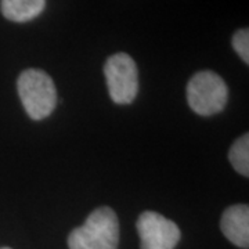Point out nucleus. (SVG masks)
Wrapping results in <instances>:
<instances>
[{
    "label": "nucleus",
    "instance_id": "nucleus-1",
    "mask_svg": "<svg viewBox=\"0 0 249 249\" xmlns=\"http://www.w3.org/2000/svg\"><path fill=\"white\" fill-rule=\"evenodd\" d=\"M119 220L108 206L93 211L80 227L68 237L70 249H118Z\"/></svg>",
    "mask_w": 249,
    "mask_h": 249
},
{
    "label": "nucleus",
    "instance_id": "nucleus-2",
    "mask_svg": "<svg viewBox=\"0 0 249 249\" xmlns=\"http://www.w3.org/2000/svg\"><path fill=\"white\" fill-rule=\"evenodd\" d=\"M18 94L29 118L34 121L45 119L55 108L57 91L53 79L42 70L29 68L19 75Z\"/></svg>",
    "mask_w": 249,
    "mask_h": 249
},
{
    "label": "nucleus",
    "instance_id": "nucleus-3",
    "mask_svg": "<svg viewBox=\"0 0 249 249\" xmlns=\"http://www.w3.org/2000/svg\"><path fill=\"white\" fill-rule=\"evenodd\" d=\"M187 101L198 115H216L229 101L227 85L216 72H198L187 85Z\"/></svg>",
    "mask_w": 249,
    "mask_h": 249
},
{
    "label": "nucleus",
    "instance_id": "nucleus-4",
    "mask_svg": "<svg viewBox=\"0 0 249 249\" xmlns=\"http://www.w3.org/2000/svg\"><path fill=\"white\" fill-rule=\"evenodd\" d=\"M108 93L115 104H132L139 91V71L134 60L126 53L111 55L104 65Z\"/></svg>",
    "mask_w": 249,
    "mask_h": 249
},
{
    "label": "nucleus",
    "instance_id": "nucleus-5",
    "mask_svg": "<svg viewBox=\"0 0 249 249\" xmlns=\"http://www.w3.org/2000/svg\"><path fill=\"white\" fill-rule=\"evenodd\" d=\"M136 227L142 249H175L181 235L176 223L152 211L142 212Z\"/></svg>",
    "mask_w": 249,
    "mask_h": 249
},
{
    "label": "nucleus",
    "instance_id": "nucleus-6",
    "mask_svg": "<svg viewBox=\"0 0 249 249\" xmlns=\"http://www.w3.org/2000/svg\"><path fill=\"white\" fill-rule=\"evenodd\" d=\"M220 229L226 238L238 248H249V206L232 205L224 211Z\"/></svg>",
    "mask_w": 249,
    "mask_h": 249
},
{
    "label": "nucleus",
    "instance_id": "nucleus-7",
    "mask_svg": "<svg viewBox=\"0 0 249 249\" xmlns=\"http://www.w3.org/2000/svg\"><path fill=\"white\" fill-rule=\"evenodd\" d=\"M46 0H1V14L13 22H28L42 14Z\"/></svg>",
    "mask_w": 249,
    "mask_h": 249
},
{
    "label": "nucleus",
    "instance_id": "nucleus-8",
    "mask_svg": "<svg viewBox=\"0 0 249 249\" xmlns=\"http://www.w3.org/2000/svg\"><path fill=\"white\" fill-rule=\"evenodd\" d=\"M229 160L232 168L240 175L249 176V136L248 133L242 134L231 145L229 151Z\"/></svg>",
    "mask_w": 249,
    "mask_h": 249
},
{
    "label": "nucleus",
    "instance_id": "nucleus-9",
    "mask_svg": "<svg viewBox=\"0 0 249 249\" xmlns=\"http://www.w3.org/2000/svg\"><path fill=\"white\" fill-rule=\"evenodd\" d=\"M232 47L245 64H249V31L247 28L238 29L231 39Z\"/></svg>",
    "mask_w": 249,
    "mask_h": 249
},
{
    "label": "nucleus",
    "instance_id": "nucleus-10",
    "mask_svg": "<svg viewBox=\"0 0 249 249\" xmlns=\"http://www.w3.org/2000/svg\"><path fill=\"white\" fill-rule=\"evenodd\" d=\"M0 249H11V248H0Z\"/></svg>",
    "mask_w": 249,
    "mask_h": 249
}]
</instances>
